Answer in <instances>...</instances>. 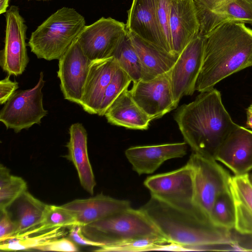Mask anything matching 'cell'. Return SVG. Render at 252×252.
<instances>
[{
	"label": "cell",
	"mask_w": 252,
	"mask_h": 252,
	"mask_svg": "<svg viewBox=\"0 0 252 252\" xmlns=\"http://www.w3.org/2000/svg\"><path fill=\"white\" fill-rule=\"evenodd\" d=\"M233 233L235 251L252 252V235Z\"/></svg>",
	"instance_id": "74e56055"
},
{
	"label": "cell",
	"mask_w": 252,
	"mask_h": 252,
	"mask_svg": "<svg viewBox=\"0 0 252 252\" xmlns=\"http://www.w3.org/2000/svg\"><path fill=\"white\" fill-rule=\"evenodd\" d=\"M26 182L21 177L12 175L2 164L0 165V210L8 209L26 191Z\"/></svg>",
	"instance_id": "83f0119b"
},
{
	"label": "cell",
	"mask_w": 252,
	"mask_h": 252,
	"mask_svg": "<svg viewBox=\"0 0 252 252\" xmlns=\"http://www.w3.org/2000/svg\"><path fill=\"white\" fill-rule=\"evenodd\" d=\"M170 30L173 54L179 55L199 34L200 24L193 0H171Z\"/></svg>",
	"instance_id": "ac0fdd59"
},
{
	"label": "cell",
	"mask_w": 252,
	"mask_h": 252,
	"mask_svg": "<svg viewBox=\"0 0 252 252\" xmlns=\"http://www.w3.org/2000/svg\"><path fill=\"white\" fill-rule=\"evenodd\" d=\"M170 243L162 235L155 234L134 238L110 246L95 250L96 252H143L158 251L159 246Z\"/></svg>",
	"instance_id": "4dcf8cb0"
},
{
	"label": "cell",
	"mask_w": 252,
	"mask_h": 252,
	"mask_svg": "<svg viewBox=\"0 0 252 252\" xmlns=\"http://www.w3.org/2000/svg\"><path fill=\"white\" fill-rule=\"evenodd\" d=\"M85 26L83 16L73 8L63 7L32 33L28 46L38 59L59 60Z\"/></svg>",
	"instance_id": "277c9868"
},
{
	"label": "cell",
	"mask_w": 252,
	"mask_h": 252,
	"mask_svg": "<svg viewBox=\"0 0 252 252\" xmlns=\"http://www.w3.org/2000/svg\"><path fill=\"white\" fill-rule=\"evenodd\" d=\"M16 228V224L8 209L0 210V242L11 239Z\"/></svg>",
	"instance_id": "e575fe53"
},
{
	"label": "cell",
	"mask_w": 252,
	"mask_h": 252,
	"mask_svg": "<svg viewBox=\"0 0 252 252\" xmlns=\"http://www.w3.org/2000/svg\"><path fill=\"white\" fill-rule=\"evenodd\" d=\"M204 36L218 25L227 21L252 25V0H193Z\"/></svg>",
	"instance_id": "7c38bea8"
},
{
	"label": "cell",
	"mask_w": 252,
	"mask_h": 252,
	"mask_svg": "<svg viewBox=\"0 0 252 252\" xmlns=\"http://www.w3.org/2000/svg\"><path fill=\"white\" fill-rule=\"evenodd\" d=\"M203 55V36L194 37L179 54L169 71L174 100L178 106L184 96L191 95L201 68Z\"/></svg>",
	"instance_id": "8fae6325"
},
{
	"label": "cell",
	"mask_w": 252,
	"mask_h": 252,
	"mask_svg": "<svg viewBox=\"0 0 252 252\" xmlns=\"http://www.w3.org/2000/svg\"><path fill=\"white\" fill-rule=\"evenodd\" d=\"M59 60L58 77L64 98L80 104L92 61L76 38Z\"/></svg>",
	"instance_id": "4fadbf2b"
},
{
	"label": "cell",
	"mask_w": 252,
	"mask_h": 252,
	"mask_svg": "<svg viewBox=\"0 0 252 252\" xmlns=\"http://www.w3.org/2000/svg\"><path fill=\"white\" fill-rule=\"evenodd\" d=\"M64 228L57 227L38 234L0 242V250L17 251L35 249L47 242L66 235Z\"/></svg>",
	"instance_id": "f1b7e54d"
},
{
	"label": "cell",
	"mask_w": 252,
	"mask_h": 252,
	"mask_svg": "<svg viewBox=\"0 0 252 252\" xmlns=\"http://www.w3.org/2000/svg\"><path fill=\"white\" fill-rule=\"evenodd\" d=\"M247 109L252 112V103L250 105Z\"/></svg>",
	"instance_id": "60d3db41"
},
{
	"label": "cell",
	"mask_w": 252,
	"mask_h": 252,
	"mask_svg": "<svg viewBox=\"0 0 252 252\" xmlns=\"http://www.w3.org/2000/svg\"><path fill=\"white\" fill-rule=\"evenodd\" d=\"M69 237L76 244L98 248L101 247L100 244L89 239L83 234L81 225L75 224L69 227Z\"/></svg>",
	"instance_id": "8d00e7d4"
},
{
	"label": "cell",
	"mask_w": 252,
	"mask_h": 252,
	"mask_svg": "<svg viewBox=\"0 0 252 252\" xmlns=\"http://www.w3.org/2000/svg\"><path fill=\"white\" fill-rule=\"evenodd\" d=\"M171 2V0H155L156 18L160 33L162 48L174 55L170 30Z\"/></svg>",
	"instance_id": "d6a6232c"
},
{
	"label": "cell",
	"mask_w": 252,
	"mask_h": 252,
	"mask_svg": "<svg viewBox=\"0 0 252 252\" xmlns=\"http://www.w3.org/2000/svg\"><path fill=\"white\" fill-rule=\"evenodd\" d=\"M126 25L127 31L162 49L155 0H133Z\"/></svg>",
	"instance_id": "603a6c76"
},
{
	"label": "cell",
	"mask_w": 252,
	"mask_h": 252,
	"mask_svg": "<svg viewBox=\"0 0 252 252\" xmlns=\"http://www.w3.org/2000/svg\"><path fill=\"white\" fill-rule=\"evenodd\" d=\"M239 21L223 23L203 36V55L195 91L205 92L252 66V30Z\"/></svg>",
	"instance_id": "6da1fadb"
},
{
	"label": "cell",
	"mask_w": 252,
	"mask_h": 252,
	"mask_svg": "<svg viewBox=\"0 0 252 252\" xmlns=\"http://www.w3.org/2000/svg\"><path fill=\"white\" fill-rule=\"evenodd\" d=\"M9 0H0V14L6 13L9 6Z\"/></svg>",
	"instance_id": "f35d334b"
},
{
	"label": "cell",
	"mask_w": 252,
	"mask_h": 252,
	"mask_svg": "<svg viewBox=\"0 0 252 252\" xmlns=\"http://www.w3.org/2000/svg\"><path fill=\"white\" fill-rule=\"evenodd\" d=\"M75 224H78L76 219L71 211L62 205L46 204L39 225L27 232L23 237L57 227L69 228Z\"/></svg>",
	"instance_id": "4316f807"
},
{
	"label": "cell",
	"mask_w": 252,
	"mask_h": 252,
	"mask_svg": "<svg viewBox=\"0 0 252 252\" xmlns=\"http://www.w3.org/2000/svg\"><path fill=\"white\" fill-rule=\"evenodd\" d=\"M34 250L44 252H74L79 251L76 244L69 237H63L51 240Z\"/></svg>",
	"instance_id": "836d02e7"
},
{
	"label": "cell",
	"mask_w": 252,
	"mask_h": 252,
	"mask_svg": "<svg viewBox=\"0 0 252 252\" xmlns=\"http://www.w3.org/2000/svg\"><path fill=\"white\" fill-rule=\"evenodd\" d=\"M35 0V1H49L51 0Z\"/></svg>",
	"instance_id": "b9f144b4"
},
{
	"label": "cell",
	"mask_w": 252,
	"mask_h": 252,
	"mask_svg": "<svg viewBox=\"0 0 252 252\" xmlns=\"http://www.w3.org/2000/svg\"><path fill=\"white\" fill-rule=\"evenodd\" d=\"M186 142L161 145L133 146L127 149L125 155L138 175L154 173L166 160L182 158L187 153Z\"/></svg>",
	"instance_id": "2e32d148"
},
{
	"label": "cell",
	"mask_w": 252,
	"mask_h": 252,
	"mask_svg": "<svg viewBox=\"0 0 252 252\" xmlns=\"http://www.w3.org/2000/svg\"><path fill=\"white\" fill-rule=\"evenodd\" d=\"M131 81H132L128 75L119 66L105 89L97 115L100 116H104L106 110L117 97L124 90L128 88Z\"/></svg>",
	"instance_id": "1f68e13d"
},
{
	"label": "cell",
	"mask_w": 252,
	"mask_h": 252,
	"mask_svg": "<svg viewBox=\"0 0 252 252\" xmlns=\"http://www.w3.org/2000/svg\"><path fill=\"white\" fill-rule=\"evenodd\" d=\"M214 158L241 175L252 170V130L237 125L221 144Z\"/></svg>",
	"instance_id": "9a60e30c"
},
{
	"label": "cell",
	"mask_w": 252,
	"mask_h": 252,
	"mask_svg": "<svg viewBox=\"0 0 252 252\" xmlns=\"http://www.w3.org/2000/svg\"><path fill=\"white\" fill-rule=\"evenodd\" d=\"M250 177L252 181V172L251 174H249Z\"/></svg>",
	"instance_id": "7bdbcfd3"
},
{
	"label": "cell",
	"mask_w": 252,
	"mask_h": 252,
	"mask_svg": "<svg viewBox=\"0 0 252 252\" xmlns=\"http://www.w3.org/2000/svg\"><path fill=\"white\" fill-rule=\"evenodd\" d=\"M69 134L65 157L73 164L81 186L93 195L96 182L88 156L87 131L82 124L76 123L69 127Z\"/></svg>",
	"instance_id": "ffe728a7"
},
{
	"label": "cell",
	"mask_w": 252,
	"mask_h": 252,
	"mask_svg": "<svg viewBox=\"0 0 252 252\" xmlns=\"http://www.w3.org/2000/svg\"><path fill=\"white\" fill-rule=\"evenodd\" d=\"M174 119L192 152L214 158L238 125L225 108L220 92L214 88L200 92L194 101L181 106Z\"/></svg>",
	"instance_id": "3957f363"
},
{
	"label": "cell",
	"mask_w": 252,
	"mask_h": 252,
	"mask_svg": "<svg viewBox=\"0 0 252 252\" xmlns=\"http://www.w3.org/2000/svg\"><path fill=\"white\" fill-rule=\"evenodd\" d=\"M187 163L192 170L194 204L202 216L211 223L210 215L213 204L219 195L229 191L231 176L212 157L192 152Z\"/></svg>",
	"instance_id": "8992f818"
},
{
	"label": "cell",
	"mask_w": 252,
	"mask_h": 252,
	"mask_svg": "<svg viewBox=\"0 0 252 252\" xmlns=\"http://www.w3.org/2000/svg\"><path fill=\"white\" fill-rule=\"evenodd\" d=\"M104 116L112 125L132 129H147L151 121L134 101L128 88L117 97Z\"/></svg>",
	"instance_id": "cb8c5ba5"
},
{
	"label": "cell",
	"mask_w": 252,
	"mask_h": 252,
	"mask_svg": "<svg viewBox=\"0 0 252 252\" xmlns=\"http://www.w3.org/2000/svg\"><path fill=\"white\" fill-rule=\"evenodd\" d=\"M229 189L235 212L234 230L252 235V181L249 173L231 176Z\"/></svg>",
	"instance_id": "7402d4cb"
},
{
	"label": "cell",
	"mask_w": 252,
	"mask_h": 252,
	"mask_svg": "<svg viewBox=\"0 0 252 252\" xmlns=\"http://www.w3.org/2000/svg\"><path fill=\"white\" fill-rule=\"evenodd\" d=\"M44 74L41 72L37 84L32 88L16 91L0 112V121L7 129L16 133L40 124L48 111L43 107Z\"/></svg>",
	"instance_id": "ba28073f"
},
{
	"label": "cell",
	"mask_w": 252,
	"mask_h": 252,
	"mask_svg": "<svg viewBox=\"0 0 252 252\" xmlns=\"http://www.w3.org/2000/svg\"><path fill=\"white\" fill-rule=\"evenodd\" d=\"M5 18L4 45L0 51V65L8 74L18 76L29 62L26 42L28 27L17 6L11 5Z\"/></svg>",
	"instance_id": "9c48e42d"
},
{
	"label": "cell",
	"mask_w": 252,
	"mask_h": 252,
	"mask_svg": "<svg viewBox=\"0 0 252 252\" xmlns=\"http://www.w3.org/2000/svg\"><path fill=\"white\" fill-rule=\"evenodd\" d=\"M8 74L0 81V104H5L18 88V83L10 80Z\"/></svg>",
	"instance_id": "d590c367"
},
{
	"label": "cell",
	"mask_w": 252,
	"mask_h": 252,
	"mask_svg": "<svg viewBox=\"0 0 252 252\" xmlns=\"http://www.w3.org/2000/svg\"><path fill=\"white\" fill-rule=\"evenodd\" d=\"M126 32L123 22L102 17L85 26L77 39L84 53L93 61L111 57Z\"/></svg>",
	"instance_id": "30bf717a"
},
{
	"label": "cell",
	"mask_w": 252,
	"mask_h": 252,
	"mask_svg": "<svg viewBox=\"0 0 252 252\" xmlns=\"http://www.w3.org/2000/svg\"><path fill=\"white\" fill-rule=\"evenodd\" d=\"M119 65L113 57L92 61L80 105L90 114H98L104 92Z\"/></svg>",
	"instance_id": "e0dca14e"
},
{
	"label": "cell",
	"mask_w": 252,
	"mask_h": 252,
	"mask_svg": "<svg viewBox=\"0 0 252 252\" xmlns=\"http://www.w3.org/2000/svg\"><path fill=\"white\" fill-rule=\"evenodd\" d=\"M111 57L119 66L128 75L133 83L142 80L141 62L127 32L119 41Z\"/></svg>",
	"instance_id": "484cf974"
},
{
	"label": "cell",
	"mask_w": 252,
	"mask_h": 252,
	"mask_svg": "<svg viewBox=\"0 0 252 252\" xmlns=\"http://www.w3.org/2000/svg\"><path fill=\"white\" fill-rule=\"evenodd\" d=\"M136 104L150 117L158 119L176 108L169 72L149 81L133 82L130 90Z\"/></svg>",
	"instance_id": "5bb4252c"
},
{
	"label": "cell",
	"mask_w": 252,
	"mask_h": 252,
	"mask_svg": "<svg viewBox=\"0 0 252 252\" xmlns=\"http://www.w3.org/2000/svg\"><path fill=\"white\" fill-rule=\"evenodd\" d=\"M81 227L83 234L101 247L138 237L162 235L144 213L131 207Z\"/></svg>",
	"instance_id": "5b68a950"
},
{
	"label": "cell",
	"mask_w": 252,
	"mask_h": 252,
	"mask_svg": "<svg viewBox=\"0 0 252 252\" xmlns=\"http://www.w3.org/2000/svg\"><path fill=\"white\" fill-rule=\"evenodd\" d=\"M144 185L151 196L210 222L194 204L192 170L188 163L178 169L148 177Z\"/></svg>",
	"instance_id": "52a82bcc"
},
{
	"label": "cell",
	"mask_w": 252,
	"mask_h": 252,
	"mask_svg": "<svg viewBox=\"0 0 252 252\" xmlns=\"http://www.w3.org/2000/svg\"><path fill=\"white\" fill-rule=\"evenodd\" d=\"M210 220L216 227L232 230L235 224V212L230 191L221 193L212 208Z\"/></svg>",
	"instance_id": "f546056e"
},
{
	"label": "cell",
	"mask_w": 252,
	"mask_h": 252,
	"mask_svg": "<svg viewBox=\"0 0 252 252\" xmlns=\"http://www.w3.org/2000/svg\"><path fill=\"white\" fill-rule=\"evenodd\" d=\"M62 206L74 215L77 224L81 226L131 208L128 200L102 193L88 198L75 199Z\"/></svg>",
	"instance_id": "d6986e66"
},
{
	"label": "cell",
	"mask_w": 252,
	"mask_h": 252,
	"mask_svg": "<svg viewBox=\"0 0 252 252\" xmlns=\"http://www.w3.org/2000/svg\"><path fill=\"white\" fill-rule=\"evenodd\" d=\"M247 125L252 129V112L247 109Z\"/></svg>",
	"instance_id": "ab89813d"
},
{
	"label": "cell",
	"mask_w": 252,
	"mask_h": 252,
	"mask_svg": "<svg viewBox=\"0 0 252 252\" xmlns=\"http://www.w3.org/2000/svg\"><path fill=\"white\" fill-rule=\"evenodd\" d=\"M140 209L169 242L185 251L235 250L232 230L216 227L194 214L152 196Z\"/></svg>",
	"instance_id": "7a4b0ae2"
},
{
	"label": "cell",
	"mask_w": 252,
	"mask_h": 252,
	"mask_svg": "<svg viewBox=\"0 0 252 252\" xmlns=\"http://www.w3.org/2000/svg\"><path fill=\"white\" fill-rule=\"evenodd\" d=\"M16 202L17 203V217L14 220L17 228L14 235L10 240L22 238L27 232L37 227L46 205L28 190Z\"/></svg>",
	"instance_id": "d4e9b609"
},
{
	"label": "cell",
	"mask_w": 252,
	"mask_h": 252,
	"mask_svg": "<svg viewBox=\"0 0 252 252\" xmlns=\"http://www.w3.org/2000/svg\"><path fill=\"white\" fill-rule=\"evenodd\" d=\"M127 32L141 62V80H151L170 71L179 55L171 54L136 34Z\"/></svg>",
	"instance_id": "44dd1931"
}]
</instances>
